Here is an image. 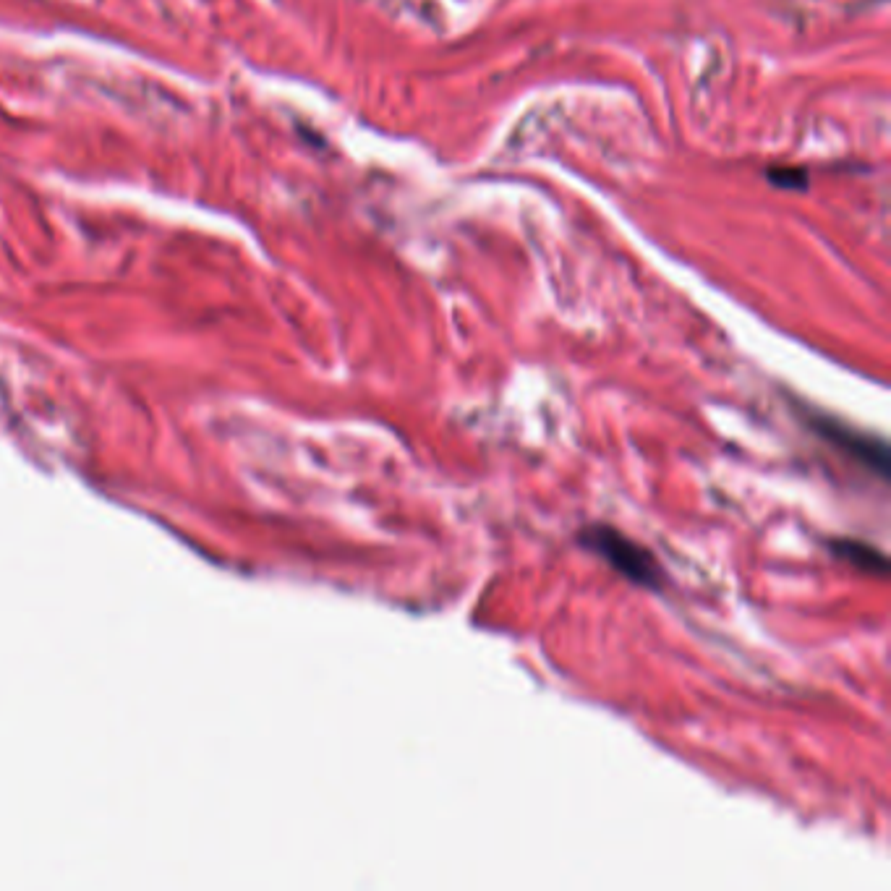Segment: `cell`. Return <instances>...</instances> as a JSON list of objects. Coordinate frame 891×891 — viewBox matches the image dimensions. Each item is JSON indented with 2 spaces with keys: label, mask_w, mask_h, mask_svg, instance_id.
I'll return each instance as SVG.
<instances>
[{
  "label": "cell",
  "mask_w": 891,
  "mask_h": 891,
  "mask_svg": "<svg viewBox=\"0 0 891 891\" xmlns=\"http://www.w3.org/2000/svg\"><path fill=\"white\" fill-rule=\"evenodd\" d=\"M575 539L586 552L596 554L601 562H607L620 578H625L633 586L662 591L667 583V573H664L662 562L656 560V554L643 547L641 541L622 534L620 528L607 526V523H591V526L581 528Z\"/></svg>",
  "instance_id": "1"
},
{
  "label": "cell",
  "mask_w": 891,
  "mask_h": 891,
  "mask_svg": "<svg viewBox=\"0 0 891 891\" xmlns=\"http://www.w3.org/2000/svg\"><path fill=\"white\" fill-rule=\"evenodd\" d=\"M803 419L810 432L816 434L818 439H824L826 445L834 447L839 455L850 458L852 463L863 468L868 476H873V479L878 481H889L891 453L884 437H876V434L871 432L855 429V426H850L847 421L837 419V416H829V413L805 411Z\"/></svg>",
  "instance_id": "2"
},
{
  "label": "cell",
  "mask_w": 891,
  "mask_h": 891,
  "mask_svg": "<svg viewBox=\"0 0 891 891\" xmlns=\"http://www.w3.org/2000/svg\"><path fill=\"white\" fill-rule=\"evenodd\" d=\"M826 547L837 560L847 562V565L871 575V578H886L889 575V560H886L884 549H878L871 541L855 539V536H834V539L826 541Z\"/></svg>",
  "instance_id": "3"
},
{
  "label": "cell",
  "mask_w": 891,
  "mask_h": 891,
  "mask_svg": "<svg viewBox=\"0 0 891 891\" xmlns=\"http://www.w3.org/2000/svg\"><path fill=\"white\" fill-rule=\"evenodd\" d=\"M769 178L782 189H805L808 186V176L803 173V168H774Z\"/></svg>",
  "instance_id": "4"
}]
</instances>
